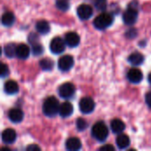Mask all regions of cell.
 <instances>
[{"label":"cell","instance_id":"cell-1","mask_svg":"<svg viewBox=\"0 0 151 151\" xmlns=\"http://www.w3.org/2000/svg\"><path fill=\"white\" fill-rule=\"evenodd\" d=\"M59 107L60 104L58 101V99L54 96L48 97L42 105V111L45 116L47 117H54L59 112Z\"/></svg>","mask_w":151,"mask_h":151},{"label":"cell","instance_id":"cell-2","mask_svg":"<svg viewBox=\"0 0 151 151\" xmlns=\"http://www.w3.org/2000/svg\"><path fill=\"white\" fill-rule=\"evenodd\" d=\"M112 22H113L112 15L108 12H103L96 17L93 23L96 29L104 30L107 27H109L112 24Z\"/></svg>","mask_w":151,"mask_h":151},{"label":"cell","instance_id":"cell-3","mask_svg":"<svg viewBox=\"0 0 151 151\" xmlns=\"http://www.w3.org/2000/svg\"><path fill=\"white\" fill-rule=\"evenodd\" d=\"M91 134H92V136L96 140L103 142L107 139L108 134H109V130H108V127H106V125L104 123L97 122L93 126Z\"/></svg>","mask_w":151,"mask_h":151},{"label":"cell","instance_id":"cell-4","mask_svg":"<svg viewBox=\"0 0 151 151\" xmlns=\"http://www.w3.org/2000/svg\"><path fill=\"white\" fill-rule=\"evenodd\" d=\"M134 2H132L130 5L128 6L127 10L123 14V21L127 25H133L136 22L138 18V8L137 3L134 4Z\"/></svg>","mask_w":151,"mask_h":151},{"label":"cell","instance_id":"cell-5","mask_svg":"<svg viewBox=\"0 0 151 151\" xmlns=\"http://www.w3.org/2000/svg\"><path fill=\"white\" fill-rule=\"evenodd\" d=\"M65 41H64L62 38L54 37L50 43V49L53 54H60L65 51Z\"/></svg>","mask_w":151,"mask_h":151},{"label":"cell","instance_id":"cell-6","mask_svg":"<svg viewBox=\"0 0 151 151\" xmlns=\"http://www.w3.org/2000/svg\"><path fill=\"white\" fill-rule=\"evenodd\" d=\"M75 93V87L73 83L65 82L58 88V95L65 99L71 98Z\"/></svg>","mask_w":151,"mask_h":151},{"label":"cell","instance_id":"cell-7","mask_svg":"<svg viewBox=\"0 0 151 151\" xmlns=\"http://www.w3.org/2000/svg\"><path fill=\"white\" fill-rule=\"evenodd\" d=\"M74 61H73V58L70 55H65L61 57L58 59V69L62 72H67L69 70L72 69V67L73 66Z\"/></svg>","mask_w":151,"mask_h":151},{"label":"cell","instance_id":"cell-8","mask_svg":"<svg viewBox=\"0 0 151 151\" xmlns=\"http://www.w3.org/2000/svg\"><path fill=\"white\" fill-rule=\"evenodd\" d=\"M80 110L84 114H89L93 112L95 109V102L90 97H83L79 104Z\"/></svg>","mask_w":151,"mask_h":151},{"label":"cell","instance_id":"cell-9","mask_svg":"<svg viewBox=\"0 0 151 151\" xmlns=\"http://www.w3.org/2000/svg\"><path fill=\"white\" fill-rule=\"evenodd\" d=\"M77 14L81 19H88L93 15V9L90 5L82 4L78 6Z\"/></svg>","mask_w":151,"mask_h":151},{"label":"cell","instance_id":"cell-10","mask_svg":"<svg viewBox=\"0 0 151 151\" xmlns=\"http://www.w3.org/2000/svg\"><path fill=\"white\" fill-rule=\"evenodd\" d=\"M17 134L12 128H7L2 133V141L5 144H12L16 141Z\"/></svg>","mask_w":151,"mask_h":151},{"label":"cell","instance_id":"cell-11","mask_svg":"<svg viewBox=\"0 0 151 151\" xmlns=\"http://www.w3.org/2000/svg\"><path fill=\"white\" fill-rule=\"evenodd\" d=\"M143 78L142 73L138 68H132L127 73V79L132 83H139Z\"/></svg>","mask_w":151,"mask_h":151},{"label":"cell","instance_id":"cell-12","mask_svg":"<svg viewBox=\"0 0 151 151\" xmlns=\"http://www.w3.org/2000/svg\"><path fill=\"white\" fill-rule=\"evenodd\" d=\"M24 113L19 109H11L8 112V118L12 123H19L23 120Z\"/></svg>","mask_w":151,"mask_h":151},{"label":"cell","instance_id":"cell-13","mask_svg":"<svg viewBox=\"0 0 151 151\" xmlns=\"http://www.w3.org/2000/svg\"><path fill=\"white\" fill-rule=\"evenodd\" d=\"M65 41L69 47H76L80 43V36L75 32H69L65 35Z\"/></svg>","mask_w":151,"mask_h":151},{"label":"cell","instance_id":"cell-14","mask_svg":"<svg viewBox=\"0 0 151 151\" xmlns=\"http://www.w3.org/2000/svg\"><path fill=\"white\" fill-rule=\"evenodd\" d=\"M65 148L70 151L80 150L81 149V142L76 137H71L65 142Z\"/></svg>","mask_w":151,"mask_h":151},{"label":"cell","instance_id":"cell-15","mask_svg":"<svg viewBox=\"0 0 151 151\" xmlns=\"http://www.w3.org/2000/svg\"><path fill=\"white\" fill-rule=\"evenodd\" d=\"M73 106L69 102H65L62 104H60L58 113L60 114L61 117L67 118V117L71 116L73 114Z\"/></svg>","mask_w":151,"mask_h":151},{"label":"cell","instance_id":"cell-16","mask_svg":"<svg viewBox=\"0 0 151 151\" xmlns=\"http://www.w3.org/2000/svg\"><path fill=\"white\" fill-rule=\"evenodd\" d=\"M30 54V50L27 45L21 43L17 46L16 49V57L19 59H27Z\"/></svg>","mask_w":151,"mask_h":151},{"label":"cell","instance_id":"cell-17","mask_svg":"<svg viewBox=\"0 0 151 151\" xmlns=\"http://www.w3.org/2000/svg\"><path fill=\"white\" fill-rule=\"evenodd\" d=\"M4 89L8 95H15L19 92V85L14 81H8L4 83Z\"/></svg>","mask_w":151,"mask_h":151},{"label":"cell","instance_id":"cell-18","mask_svg":"<svg viewBox=\"0 0 151 151\" xmlns=\"http://www.w3.org/2000/svg\"><path fill=\"white\" fill-rule=\"evenodd\" d=\"M111 131L114 133V134H122V132L125 130L126 128V126L124 124V122L119 119H115L113 120H111Z\"/></svg>","mask_w":151,"mask_h":151},{"label":"cell","instance_id":"cell-19","mask_svg":"<svg viewBox=\"0 0 151 151\" xmlns=\"http://www.w3.org/2000/svg\"><path fill=\"white\" fill-rule=\"evenodd\" d=\"M127 60H128V62L131 65L136 66V65H142L143 63L144 57H143L142 54H141L139 52H134V53H132V54L129 55Z\"/></svg>","mask_w":151,"mask_h":151},{"label":"cell","instance_id":"cell-20","mask_svg":"<svg viewBox=\"0 0 151 151\" xmlns=\"http://www.w3.org/2000/svg\"><path fill=\"white\" fill-rule=\"evenodd\" d=\"M116 143L119 149L120 150H125L130 145V139L127 135L119 134V135L116 139Z\"/></svg>","mask_w":151,"mask_h":151},{"label":"cell","instance_id":"cell-21","mask_svg":"<svg viewBox=\"0 0 151 151\" xmlns=\"http://www.w3.org/2000/svg\"><path fill=\"white\" fill-rule=\"evenodd\" d=\"M35 28L36 30L40 33V34H42V35H46L50 32V24L48 21L44 20V19H42V20H39L36 22L35 24Z\"/></svg>","mask_w":151,"mask_h":151},{"label":"cell","instance_id":"cell-22","mask_svg":"<svg viewBox=\"0 0 151 151\" xmlns=\"http://www.w3.org/2000/svg\"><path fill=\"white\" fill-rule=\"evenodd\" d=\"M2 24L5 27H10L12 26L14 21H15V17L14 14L11 12H6L2 15Z\"/></svg>","mask_w":151,"mask_h":151},{"label":"cell","instance_id":"cell-23","mask_svg":"<svg viewBox=\"0 0 151 151\" xmlns=\"http://www.w3.org/2000/svg\"><path fill=\"white\" fill-rule=\"evenodd\" d=\"M16 49H17V46L14 43H8L7 45L4 46V52L6 57L12 58L14 56H16Z\"/></svg>","mask_w":151,"mask_h":151},{"label":"cell","instance_id":"cell-24","mask_svg":"<svg viewBox=\"0 0 151 151\" xmlns=\"http://www.w3.org/2000/svg\"><path fill=\"white\" fill-rule=\"evenodd\" d=\"M40 66L44 71H50L54 66V62L50 58H44L40 61Z\"/></svg>","mask_w":151,"mask_h":151},{"label":"cell","instance_id":"cell-25","mask_svg":"<svg viewBox=\"0 0 151 151\" xmlns=\"http://www.w3.org/2000/svg\"><path fill=\"white\" fill-rule=\"evenodd\" d=\"M56 6L60 10V11H67L70 7L69 3L66 0H57L56 2Z\"/></svg>","mask_w":151,"mask_h":151},{"label":"cell","instance_id":"cell-26","mask_svg":"<svg viewBox=\"0 0 151 151\" xmlns=\"http://www.w3.org/2000/svg\"><path fill=\"white\" fill-rule=\"evenodd\" d=\"M76 127L79 131H83L88 127V123L85 119L80 118L76 120Z\"/></svg>","mask_w":151,"mask_h":151},{"label":"cell","instance_id":"cell-27","mask_svg":"<svg viewBox=\"0 0 151 151\" xmlns=\"http://www.w3.org/2000/svg\"><path fill=\"white\" fill-rule=\"evenodd\" d=\"M32 51L33 54L35 56H40L43 52V47L40 43H36L32 45Z\"/></svg>","mask_w":151,"mask_h":151},{"label":"cell","instance_id":"cell-28","mask_svg":"<svg viewBox=\"0 0 151 151\" xmlns=\"http://www.w3.org/2000/svg\"><path fill=\"white\" fill-rule=\"evenodd\" d=\"M94 2L96 7L100 11H104L107 7V0H95Z\"/></svg>","mask_w":151,"mask_h":151},{"label":"cell","instance_id":"cell-29","mask_svg":"<svg viewBox=\"0 0 151 151\" xmlns=\"http://www.w3.org/2000/svg\"><path fill=\"white\" fill-rule=\"evenodd\" d=\"M27 40L29 42L30 44L34 45V44H36V43H39V37L35 33H31L28 37H27Z\"/></svg>","mask_w":151,"mask_h":151},{"label":"cell","instance_id":"cell-30","mask_svg":"<svg viewBox=\"0 0 151 151\" xmlns=\"http://www.w3.org/2000/svg\"><path fill=\"white\" fill-rule=\"evenodd\" d=\"M0 74H1V77L2 78H4L6 77L8 74H9V67L6 64L4 63H2L1 64V71H0Z\"/></svg>","mask_w":151,"mask_h":151},{"label":"cell","instance_id":"cell-31","mask_svg":"<svg viewBox=\"0 0 151 151\" xmlns=\"http://www.w3.org/2000/svg\"><path fill=\"white\" fill-rule=\"evenodd\" d=\"M127 37H128L129 39H132V38H134L136 35H137V30L135 28H132V29H129L127 34H126Z\"/></svg>","mask_w":151,"mask_h":151},{"label":"cell","instance_id":"cell-32","mask_svg":"<svg viewBox=\"0 0 151 151\" xmlns=\"http://www.w3.org/2000/svg\"><path fill=\"white\" fill-rule=\"evenodd\" d=\"M99 150H105V151H114L115 150L114 147H113V146H111V145H110V144H108V145H104V146L101 147Z\"/></svg>","mask_w":151,"mask_h":151},{"label":"cell","instance_id":"cell-33","mask_svg":"<svg viewBox=\"0 0 151 151\" xmlns=\"http://www.w3.org/2000/svg\"><path fill=\"white\" fill-rule=\"evenodd\" d=\"M145 101H146L147 105L151 109V91L149 92V93H147V95L145 96Z\"/></svg>","mask_w":151,"mask_h":151},{"label":"cell","instance_id":"cell-34","mask_svg":"<svg viewBox=\"0 0 151 151\" xmlns=\"http://www.w3.org/2000/svg\"><path fill=\"white\" fill-rule=\"evenodd\" d=\"M27 150H29V151L41 150V149H40V147H38V146H37V145H35V144H31L30 146H28V147L27 148Z\"/></svg>","mask_w":151,"mask_h":151},{"label":"cell","instance_id":"cell-35","mask_svg":"<svg viewBox=\"0 0 151 151\" xmlns=\"http://www.w3.org/2000/svg\"><path fill=\"white\" fill-rule=\"evenodd\" d=\"M148 81H149V82L151 84V73H150V75L148 76Z\"/></svg>","mask_w":151,"mask_h":151},{"label":"cell","instance_id":"cell-36","mask_svg":"<svg viewBox=\"0 0 151 151\" xmlns=\"http://www.w3.org/2000/svg\"><path fill=\"white\" fill-rule=\"evenodd\" d=\"M2 150H7V151H10V150L8 149V148H2Z\"/></svg>","mask_w":151,"mask_h":151}]
</instances>
